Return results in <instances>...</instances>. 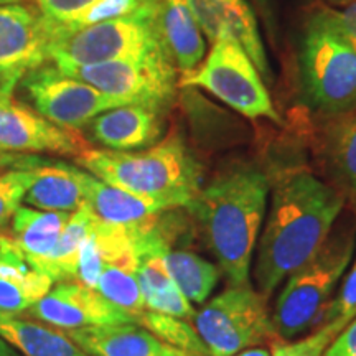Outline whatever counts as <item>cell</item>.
<instances>
[{
  "instance_id": "obj_36",
  "label": "cell",
  "mask_w": 356,
  "mask_h": 356,
  "mask_svg": "<svg viewBox=\"0 0 356 356\" xmlns=\"http://www.w3.org/2000/svg\"><path fill=\"white\" fill-rule=\"evenodd\" d=\"M234 356H273V351H269L267 348H248L239 351Z\"/></svg>"
},
{
  "instance_id": "obj_39",
  "label": "cell",
  "mask_w": 356,
  "mask_h": 356,
  "mask_svg": "<svg viewBox=\"0 0 356 356\" xmlns=\"http://www.w3.org/2000/svg\"><path fill=\"white\" fill-rule=\"evenodd\" d=\"M186 356H193V355H186Z\"/></svg>"
},
{
  "instance_id": "obj_35",
  "label": "cell",
  "mask_w": 356,
  "mask_h": 356,
  "mask_svg": "<svg viewBox=\"0 0 356 356\" xmlns=\"http://www.w3.org/2000/svg\"><path fill=\"white\" fill-rule=\"evenodd\" d=\"M0 356H24L19 350H15L8 343L6 338L0 337Z\"/></svg>"
},
{
  "instance_id": "obj_29",
  "label": "cell",
  "mask_w": 356,
  "mask_h": 356,
  "mask_svg": "<svg viewBox=\"0 0 356 356\" xmlns=\"http://www.w3.org/2000/svg\"><path fill=\"white\" fill-rule=\"evenodd\" d=\"M350 264L351 267L345 275L343 284L338 289V296L325 309L317 328L333 320H345L350 323L356 317V257Z\"/></svg>"
},
{
  "instance_id": "obj_1",
  "label": "cell",
  "mask_w": 356,
  "mask_h": 356,
  "mask_svg": "<svg viewBox=\"0 0 356 356\" xmlns=\"http://www.w3.org/2000/svg\"><path fill=\"white\" fill-rule=\"evenodd\" d=\"M343 208L340 193L307 170L289 172L275 181L252 269L262 297L273 296L318 251Z\"/></svg>"
},
{
  "instance_id": "obj_19",
  "label": "cell",
  "mask_w": 356,
  "mask_h": 356,
  "mask_svg": "<svg viewBox=\"0 0 356 356\" xmlns=\"http://www.w3.org/2000/svg\"><path fill=\"white\" fill-rule=\"evenodd\" d=\"M322 165L328 181L356 218V109L330 119L322 139Z\"/></svg>"
},
{
  "instance_id": "obj_22",
  "label": "cell",
  "mask_w": 356,
  "mask_h": 356,
  "mask_svg": "<svg viewBox=\"0 0 356 356\" xmlns=\"http://www.w3.org/2000/svg\"><path fill=\"white\" fill-rule=\"evenodd\" d=\"M0 337L24 356H89L65 332L24 314L0 310Z\"/></svg>"
},
{
  "instance_id": "obj_24",
  "label": "cell",
  "mask_w": 356,
  "mask_h": 356,
  "mask_svg": "<svg viewBox=\"0 0 356 356\" xmlns=\"http://www.w3.org/2000/svg\"><path fill=\"white\" fill-rule=\"evenodd\" d=\"M92 221H95V213L89 210L86 203L71 213L51 254L33 266L35 269L47 274L53 280V284L76 280L79 254H81L83 244L91 231Z\"/></svg>"
},
{
  "instance_id": "obj_7",
  "label": "cell",
  "mask_w": 356,
  "mask_h": 356,
  "mask_svg": "<svg viewBox=\"0 0 356 356\" xmlns=\"http://www.w3.org/2000/svg\"><path fill=\"white\" fill-rule=\"evenodd\" d=\"M193 322L210 356H234L249 346L280 340L266 297L251 286H231L218 293L195 314Z\"/></svg>"
},
{
  "instance_id": "obj_31",
  "label": "cell",
  "mask_w": 356,
  "mask_h": 356,
  "mask_svg": "<svg viewBox=\"0 0 356 356\" xmlns=\"http://www.w3.org/2000/svg\"><path fill=\"white\" fill-rule=\"evenodd\" d=\"M325 17L333 29L348 42L356 51V0L343 8L322 7Z\"/></svg>"
},
{
  "instance_id": "obj_17",
  "label": "cell",
  "mask_w": 356,
  "mask_h": 356,
  "mask_svg": "<svg viewBox=\"0 0 356 356\" xmlns=\"http://www.w3.org/2000/svg\"><path fill=\"white\" fill-rule=\"evenodd\" d=\"M89 356H186L160 341L139 323L63 330Z\"/></svg>"
},
{
  "instance_id": "obj_13",
  "label": "cell",
  "mask_w": 356,
  "mask_h": 356,
  "mask_svg": "<svg viewBox=\"0 0 356 356\" xmlns=\"http://www.w3.org/2000/svg\"><path fill=\"white\" fill-rule=\"evenodd\" d=\"M29 314L61 330L136 323L131 314L111 304L96 289L84 286L79 280L53 284L50 292L38 300Z\"/></svg>"
},
{
  "instance_id": "obj_11",
  "label": "cell",
  "mask_w": 356,
  "mask_h": 356,
  "mask_svg": "<svg viewBox=\"0 0 356 356\" xmlns=\"http://www.w3.org/2000/svg\"><path fill=\"white\" fill-rule=\"evenodd\" d=\"M53 24L37 3L0 6V91H15L32 71L50 63Z\"/></svg>"
},
{
  "instance_id": "obj_10",
  "label": "cell",
  "mask_w": 356,
  "mask_h": 356,
  "mask_svg": "<svg viewBox=\"0 0 356 356\" xmlns=\"http://www.w3.org/2000/svg\"><path fill=\"white\" fill-rule=\"evenodd\" d=\"M63 73L91 84L108 96L162 109H168L172 104L178 86V71L167 53H157L144 60L68 68Z\"/></svg>"
},
{
  "instance_id": "obj_15",
  "label": "cell",
  "mask_w": 356,
  "mask_h": 356,
  "mask_svg": "<svg viewBox=\"0 0 356 356\" xmlns=\"http://www.w3.org/2000/svg\"><path fill=\"white\" fill-rule=\"evenodd\" d=\"M165 111L136 102L122 104L104 111L92 119L84 131L89 139L108 150H144L165 137Z\"/></svg>"
},
{
  "instance_id": "obj_23",
  "label": "cell",
  "mask_w": 356,
  "mask_h": 356,
  "mask_svg": "<svg viewBox=\"0 0 356 356\" xmlns=\"http://www.w3.org/2000/svg\"><path fill=\"white\" fill-rule=\"evenodd\" d=\"M71 213L43 211L22 204L10 221L8 236L32 266L47 259L55 249Z\"/></svg>"
},
{
  "instance_id": "obj_20",
  "label": "cell",
  "mask_w": 356,
  "mask_h": 356,
  "mask_svg": "<svg viewBox=\"0 0 356 356\" xmlns=\"http://www.w3.org/2000/svg\"><path fill=\"white\" fill-rule=\"evenodd\" d=\"M157 29L163 50L181 76L191 73L202 63L207 44L186 0H160Z\"/></svg>"
},
{
  "instance_id": "obj_9",
  "label": "cell",
  "mask_w": 356,
  "mask_h": 356,
  "mask_svg": "<svg viewBox=\"0 0 356 356\" xmlns=\"http://www.w3.org/2000/svg\"><path fill=\"white\" fill-rule=\"evenodd\" d=\"M17 89L25 102L56 126L81 132L97 115L122 104L119 97L97 91L91 84L68 76L51 63L32 71L22 79Z\"/></svg>"
},
{
  "instance_id": "obj_34",
  "label": "cell",
  "mask_w": 356,
  "mask_h": 356,
  "mask_svg": "<svg viewBox=\"0 0 356 356\" xmlns=\"http://www.w3.org/2000/svg\"><path fill=\"white\" fill-rule=\"evenodd\" d=\"M251 2L254 3L257 10L264 15L266 22H269L270 29H274V12H273V3H270V0H251Z\"/></svg>"
},
{
  "instance_id": "obj_21",
  "label": "cell",
  "mask_w": 356,
  "mask_h": 356,
  "mask_svg": "<svg viewBox=\"0 0 356 356\" xmlns=\"http://www.w3.org/2000/svg\"><path fill=\"white\" fill-rule=\"evenodd\" d=\"M24 204L43 211H76L84 204L78 167L61 160H40L33 165V180Z\"/></svg>"
},
{
  "instance_id": "obj_5",
  "label": "cell",
  "mask_w": 356,
  "mask_h": 356,
  "mask_svg": "<svg viewBox=\"0 0 356 356\" xmlns=\"http://www.w3.org/2000/svg\"><path fill=\"white\" fill-rule=\"evenodd\" d=\"M300 78L305 99L328 119L356 109V51L325 17L310 15L300 42Z\"/></svg>"
},
{
  "instance_id": "obj_8",
  "label": "cell",
  "mask_w": 356,
  "mask_h": 356,
  "mask_svg": "<svg viewBox=\"0 0 356 356\" xmlns=\"http://www.w3.org/2000/svg\"><path fill=\"white\" fill-rule=\"evenodd\" d=\"M180 88H202L248 119L282 124L259 71L233 40H218L203 65L180 76Z\"/></svg>"
},
{
  "instance_id": "obj_18",
  "label": "cell",
  "mask_w": 356,
  "mask_h": 356,
  "mask_svg": "<svg viewBox=\"0 0 356 356\" xmlns=\"http://www.w3.org/2000/svg\"><path fill=\"white\" fill-rule=\"evenodd\" d=\"M51 287L53 280L30 264L6 229L0 231V310L25 314Z\"/></svg>"
},
{
  "instance_id": "obj_4",
  "label": "cell",
  "mask_w": 356,
  "mask_h": 356,
  "mask_svg": "<svg viewBox=\"0 0 356 356\" xmlns=\"http://www.w3.org/2000/svg\"><path fill=\"white\" fill-rule=\"evenodd\" d=\"M356 218L335 222L318 251L284 280L273 322L282 341H292L315 328L355 256Z\"/></svg>"
},
{
  "instance_id": "obj_27",
  "label": "cell",
  "mask_w": 356,
  "mask_h": 356,
  "mask_svg": "<svg viewBox=\"0 0 356 356\" xmlns=\"http://www.w3.org/2000/svg\"><path fill=\"white\" fill-rule=\"evenodd\" d=\"M137 323L172 348L184 351L186 355L210 356L203 340L195 330V327L188 323V320L170 317V315L145 309L137 317Z\"/></svg>"
},
{
  "instance_id": "obj_30",
  "label": "cell",
  "mask_w": 356,
  "mask_h": 356,
  "mask_svg": "<svg viewBox=\"0 0 356 356\" xmlns=\"http://www.w3.org/2000/svg\"><path fill=\"white\" fill-rule=\"evenodd\" d=\"M101 0H37L44 17L56 26H68Z\"/></svg>"
},
{
  "instance_id": "obj_6",
  "label": "cell",
  "mask_w": 356,
  "mask_h": 356,
  "mask_svg": "<svg viewBox=\"0 0 356 356\" xmlns=\"http://www.w3.org/2000/svg\"><path fill=\"white\" fill-rule=\"evenodd\" d=\"M157 8L155 6L131 17L55 33L50 63L65 71L111 61L144 60L165 53L157 29Z\"/></svg>"
},
{
  "instance_id": "obj_28",
  "label": "cell",
  "mask_w": 356,
  "mask_h": 356,
  "mask_svg": "<svg viewBox=\"0 0 356 356\" xmlns=\"http://www.w3.org/2000/svg\"><path fill=\"white\" fill-rule=\"evenodd\" d=\"M32 180L33 165L26 168H2L0 170V231H3L10 225L15 211L24 204L25 193L32 185Z\"/></svg>"
},
{
  "instance_id": "obj_2",
  "label": "cell",
  "mask_w": 356,
  "mask_h": 356,
  "mask_svg": "<svg viewBox=\"0 0 356 356\" xmlns=\"http://www.w3.org/2000/svg\"><path fill=\"white\" fill-rule=\"evenodd\" d=\"M269 178L259 168L236 165L200 190L186 210L231 286H249L252 254L267 211Z\"/></svg>"
},
{
  "instance_id": "obj_37",
  "label": "cell",
  "mask_w": 356,
  "mask_h": 356,
  "mask_svg": "<svg viewBox=\"0 0 356 356\" xmlns=\"http://www.w3.org/2000/svg\"><path fill=\"white\" fill-rule=\"evenodd\" d=\"M328 2H330L332 6H341V7H345V6H348V3L355 2V0H328Z\"/></svg>"
},
{
  "instance_id": "obj_26",
  "label": "cell",
  "mask_w": 356,
  "mask_h": 356,
  "mask_svg": "<svg viewBox=\"0 0 356 356\" xmlns=\"http://www.w3.org/2000/svg\"><path fill=\"white\" fill-rule=\"evenodd\" d=\"M136 262H113L102 267L97 279L96 291L111 304L131 314L137 323V317L145 310L139 280L136 274Z\"/></svg>"
},
{
  "instance_id": "obj_16",
  "label": "cell",
  "mask_w": 356,
  "mask_h": 356,
  "mask_svg": "<svg viewBox=\"0 0 356 356\" xmlns=\"http://www.w3.org/2000/svg\"><path fill=\"white\" fill-rule=\"evenodd\" d=\"M78 178L83 186L84 203L96 218L108 225L131 231L140 229L152 225L163 211H167L159 203L115 188L79 167Z\"/></svg>"
},
{
  "instance_id": "obj_25",
  "label": "cell",
  "mask_w": 356,
  "mask_h": 356,
  "mask_svg": "<svg viewBox=\"0 0 356 356\" xmlns=\"http://www.w3.org/2000/svg\"><path fill=\"white\" fill-rule=\"evenodd\" d=\"M163 264L190 304H204L220 280L221 270L213 262L185 249L168 248L163 252Z\"/></svg>"
},
{
  "instance_id": "obj_32",
  "label": "cell",
  "mask_w": 356,
  "mask_h": 356,
  "mask_svg": "<svg viewBox=\"0 0 356 356\" xmlns=\"http://www.w3.org/2000/svg\"><path fill=\"white\" fill-rule=\"evenodd\" d=\"M323 356H356V318L333 338Z\"/></svg>"
},
{
  "instance_id": "obj_12",
  "label": "cell",
  "mask_w": 356,
  "mask_h": 356,
  "mask_svg": "<svg viewBox=\"0 0 356 356\" xmlns=\"http://www.w3.org/2000/svg\"><path fill=\"white\" fill-rule=\"evenodd\" d=\"M81 132L44 119L12 92L0 91V149L13 154L63 155L76 159L89 149Z\"/></svg>"
},
{
  "instance_id": "obj_38",
  "label": "cell",
  "mask_w": 356,
  "mask_h": 356,
  "mask_svg": "<svg viewBox=\"0 0 356 356\" xmlns=\"http://www.w3.org/2000/svg\"><path fill=\"white\" fill-rule=\"evenodd\" d=\"M25 0H0V6H10V3H24Z\"/></svg>"
},
{
  "instance_id": "obj_33",
  "label": "cell",
  "mask_w": 356,
  "mask_h": 356,
  "mask_svg": "<svg viewBox=\"0 0 356 356\" xmlns=\"http://www.w3.org/2000/svg\"><path fill=\"white\" fill-rule=\"evenodd\" d=\"M42 159L40 155H29V154H13L6 152L0 149V170L2 168H26L32 167L38 160Z\"/></svg>"
},
{
  "instance_id": "obj_14",
  "label": "cell",
  "mask_w": 356,
  "mask_h": 356,
  "mask_svg": "<svg viewBox=\"0 0 356 356\" xmlns=\"http://www.w3.org/2000/svg\"><path fill=\"white\" fill-rule=\"evenodd\" d=\"M186 6L208 42L233 40L254 63L262 79L274 81L256 13L246 0H186Z\"/></svg>"
},
{
  "instance_id": "obj_3",
  "label": "cell",
  "mask_w": 356,
  "mask_h": 356,
  "mask_svg": "<svg viewBox=\"0 0 356 356\" xmlns=\"http://www.w3.org/2000/svg\"><path fill=\"white\" fill-rule=\"evenodd\" d=\"M74 160L79 168L106 184L159 203L165 210L188 208L203 188L202 163L177 134L134 152L89 147Z\"/></svg>"
}]
</instances>
